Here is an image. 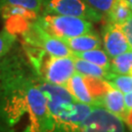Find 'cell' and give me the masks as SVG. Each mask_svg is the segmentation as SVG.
Returning <instances> with one entry per match:
<instances>
[{
	"label": "cell",
	"instance_id": "obj_1",
	"mask_svg": "<svg viewBox=\"0 0 132 132\" xmlns=\"http://www.w3.org/2000/svg\"><path fill=\"white\" fill-rule=\"evenodd\" d=\"M55 121L38 78L16 57L0 61V132H52Z\"/></svg>",
	"mask_w": 132,
	"mask_h": 132
},
{
	"label": "cell",
	"instance_id": "obj_2",
	"mask_svg": "<svg viewBox=\"0 0 132 132\" xmlns=\"http://www.w3.org/2000/svg\"><path fill=\"white\" fill-rule=\"evenodd\" d=\"M30 63L38 77L52 84L66 86L76 72L73 56L55 57L43 52L30 59Z\"/></svg>",
	"mask_w": 132,
	"mask_h": 132
},
{
	"label": "cell",
	"instance_id": "obj_3",
	"mask_svg": "<svg viewBox=\"0 0 132 132\" xmlns=\"http://www.w3.org/2000/svg\"><path fill=\"white\" fill-rule=\"evenodd\" d=\"M37 21L46 30L61 39L79 36L93 30L92 22L78 17L42 13Z\"/></svg>",
	"mask_w": 132,
	"mask_h": 132
},
{
	"label": "cell",
	"instance_id": "obj_4",
	"mask_svg": "<svg viewBox=\"0 0 132 132\" xmlns=\"http://www.w3.org/2000/svg\"><path fill=\"white\" fill-rule=\"evenodd\" d=\"M65 87L71 92L77 102L98 106L99 100L106 93L110 84L105 79L76 72L68 81Z\"/></svg>",
	"mask_w": 132,
	"mask_h": 132
},
{
	"label": "cell",
	"instance_id": "obj_5",
	"mask_svg": "<svg viewBox=\"0 0 132 132\" xmlns=\"http://www.w3.org/2000/svg\"><path fill=\"white\" fill-rule=\"evenodd\" d=\"M23 35L28 45L40 48L50 56H72V51L64 40L46 30L39 24L37 19L30 23L28 28L23 32Z\"/></svg>",
	"mask_w": 132,
	"mask_h": 132
},
{
	"label": "cell",
	"instance_id": "obj_6",
	"mask_svg": "<svg viewBox=\"0 0 132 132\" xmlns=\"http://www.w3.org/2000/svg\"><path fill=\"white\" fill-rule=\"evenodd\" d=\"M44 14L72 16L97 23L104 15L93 9L85 0H43Z\"/></svg>",
	"mask_w": 132,
	"mask_h": 132
},
{
	"label": "cell",
	"instance_id": "obj_7",
	"mask_svg": "<svg viewBox=\"0 0 132 132\" xmlns=\"http://www.w3.org/2000/svg\"><path fill=\"white\" fill-rule=\"evenodd\" d=\"M62 132H125L123 120L103 107L95 106L83 122Z\"/></svg>",
	"mask_w": 132,
	"mask_h": 132
},
{
	"label": "cell",
	"instance_id": "obj_8",
	"mask_svg": "<svg viewBox=\"0 0 132 132\" xmlns=\"http://www.w3.org/2000/svg\"><path fill=\"white\" fill-rule=\"evenodd\" d=\"M102 39L105 51L112 59L132 49L121 26L112 22H108L104 26Z\"/></svg>",
	"mask_w": 132,
	"mask_h": 132
},
{
	"label": "cell",
	"instance_id": "obj_9",
	"mask_svg": "<svg viewBox=\"0 0 132 132\" xmlns=\"http://www.w3.org/2000/svg\"><path fill=\"white\" fill-rule=\"evenodd\" d=\"M98 106L105 108L110 113H113L114 116L121 118L123 121L126 120L127 113L125 108L124 94L121 91L113 88V86L110 85L106 93L99 100Z\"/></svg>",
	"mask_w": 132,
	"mask_h": 132
},
{
	"label": "cell",
	"instance_id": "obj_10",
	"mask_svg": "<svg viewBox=\"0 0 132 132\" xmlns=\"http://www.w3.org/2000/svg\"><path fill=\"white\" fill-rule=\"evenodd\" d=\"M72 52H84L102 46V39L94 31L85 33L79 36L63 39Z\"/></svg>",
	"mask_w": 132,
	"mask_h": 132
},
{
	"label": "cell",
	"instance_id": "obj_11",
	"mask_svg": "<svg viewBox=\"0 0 132 132\" xmlns=\"http://www.w3.org/2000/svg\"><path fill=\"white\" fill-rule=\"evenodd\" d=\"M106 16L109 22L122 26L132 16V5L129 0H117Z\"/></svg>",
	"mask_w": 132,
	"mask_h": 132
},
{
	"label": "cell",
	"instance_id": "obj_12",
	"mask_svg": "<svg viewBox=\"0 0 132 132\" xmlns=\"http://www.w3.org/2000/svg\"><path fill=\"white\" fill-rule=\"evenodd\" d=\"M72 56L91 62L97 66L102 67L105 70L111 71L112 58L109 56L108 53L105 50H102L101 48L84 51V52H72Z\"/></svg>",
	"mask_w": 132,
	"mask_h": 132
},
{
	"label": "cell",
	"instance_id": "obj_13",
	"mask_svg": "<svg viewBox=\"0 0 132 132\" xmlns=\"http://www.w3.org/2000/svg\"><path fill=\"white\" fill-rule=\"evenodd\" d=\"M73 58H75V66H76V72L83 75V76H92V77L106 80L109 71L86 60L76 58V57H73Z\"/></svg>",
	"mask_w": 132,
	"mask_h": 132
},
{
	"label": "cell",
	"instance_id": "obj_14",
	"mask_svg": "<svg viewBox=\"0 0 132 132\" xmlns=\"http://www.w3.org/2000/svg\"><path fill=\"white\" fill-rule=\"evenodd\" d=\"M111 71L119 75H132V49L112 59Z\"/></svg>",
	"mask_w": 132,
	"mask_h": 132
},
{
	"label": "cell",
	"instance_id": "obj_15",
	"mask_svg": "<svg viewBox=\"0 0 132 132\" xmlns=\"http://www.w3.org/2000/svg\"><path fill=\"white\" fill-rule=\"evenodd\" d=\"M106 81L113 88L121 91L123 94L132 91V75H119L109 71Z\"/></svg>",
	"mask_w": 132,
	"mask_h": 132
},
{
	"label": "cell",
	"instance_id": "obj_16",
	"mask_svg": "<svg viewBox=\"0 0 132 132\" xmlns=\"http://www.w3.org/2000/svg\"><path fill=\"white\" fill-rule=\"evenodd\" d=\"M17 40L16 33L5 27L0 31V61L8 55Z\"/></svg>",
	"mask_w": 132,
	"mask_h": 132
},
{
	"label": "cell",
	"instance_id": "obj_17",
	"mask_svg": "<svg viewBox=\"0 0 132 132\" xmlns=\"http://www.w3.org/2000/svg\"><path fill=\"white\" fill-rule=\"evenodd\" d=\"M1 6H16L22 7L38 14L43 7V0H0Z\"/></svg>",
	"mask_w": 132,
	"mask_h": 132
},
{
	"label": "cell",
	"instance_id": "obj_18",
	"mask_svg": "<svg viewBox=\"0 0 132 132\" xmlns=\"http://www.w3.org/2000/svg\"><path fill=\"white\" fill-rule=\"evenodd\" d=\"M85 1L93 9H95L96 11L100 12L101 14L106 16L117 0H85Z\"/></svg>",
	"mask_w": 132,
	"mask_h": 132
},
{
	"label": "cell",
	"instance_id": "obj_19",
	"mask_svg": "<svg viewBox=\"0 0 132 132\" xmlns=\"http://www.w3.org/2000/svg\"><path fill=\"white\" fill-rule=\"evenodd\" d=\"M121 28H122L123 31H124L126 37H127L128 42H129L132 48V16L121 26Z\"/></svg>",
	"mask_w": 132,
	"mask_h": 132
},
{
	"label": "cell",
	"instance_id": "obj_20",
	"mask_svg": "<svg viewBox=\"0 0 132 132\" xmlns=\"http://www.w3.org/2000/svg\"><path fill=\"white\" fill-rule=\"evenodd\" d=\"M124 101H125L126 113H127V116H128L130 113H132V91L124 94Z\"/></svg>",
	"mask_w": 132,
	"mask_h": 132
},
{
	"label": "cell",
	"instance_id": "obj_21",
	"mask_svg": "<svg viewBox=\"0 0 132 132\" xmlns=\"http://www.w3.org/2000/svg\"><path fill=\"white\" fill-rule=\"evenodd\" d=\"M129 127H130V130L132 131V125H129Z\"/></svg>",
	"mask_w": 132,
	"mask_h": 132
},
{
	"label": "cell",
	"instance_id": "obj_22",
	"mask_svg": "<svg viewBox=\"0 0 132 132\" xmlns=\"http://www.w3.org/2000/svg\"><path fill=\"white\" fill-rule=\"evenodd\" d=\"M129 2H130V4L132 5V0H129Z\"/></svg>",
	"mask_w": 132,
	"mask_h": 132
}]
</instances>
